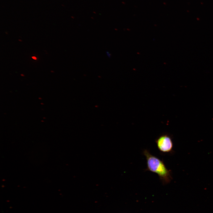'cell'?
Wrapping results in <instances>:
<instances>
[{
	"label": "cell",
	"instance_id": "4",
	"mask_svg": "<svg viewBox=\"0 0 213 213\" xmlns=\"http://www.w3.org/2000/svg\"><path fill=\"white\" fill-rule=\"evenodd\" d=\"M38 99H41V98H40V97Z\"/></svg>",
	"mask_w": 213,
	"mask_h": 213
},
{
	"label": "cell",
	"instance_id": "3",
	"mask_svg": "<svg viewBox=\"0 0 213 213\" xmlns=\"http://www.w3.org/2000/svg\"><path fill=\"white\" fill-rule=\"evenodd\" d=\"M32 58L34 59H36V58L35 57H32Z\"/></svg>",
	"mask_w": 213,
	"mask_h": 213
},
{
	"label": "cell",
	"instance_id": "1",
	"mask_svg": "<svg viewBox=\"0 0 213 213\" xmlns=\"http://www.w3.org/2000/svg\"><path fill=\"white\" fill-rule=\"evenodd\" d=\"M143 154L146 159V170L156 173L164 184L170 183L172 179L171 170L166 168L163 162L151 154L147 150H144Z\"/></svg>",
	"mask_w": 213,
	"mask_h": 213
},
{
	"label": "cell",
	"instance_id": "2",
	"mask_svg": "<svg viewBox=\"0 0 213 213\" xmlns=\"http://www.w3.org/2000/svg\"><path fill=\"white\" fill-rule=\"evenodd\" d=\"M157 147L161 152L167 153L171 152L173 148V143L170 137L168 135H161L156 140Z\"/></svg>",
	"mask_w": 213,
	"mask_h": 213
},
{
	"label": "cell",
	"instance_id": "5",
	"mask_svg": "<svg viewBox=\"0 0 213 213\" xmlns=\"http://www.w3.org/2000/svg\"><path fill=\"white\" fill-rule=\"evenodd\" d=\"M21 75H22V76H24V75H22V74H21Z\"/></svg>",
	"mask_w": 213,
	"mask_h": 213
},
{
	"label": "cell",
	"instance_id": "6",
	"mask_svg": "<svg viewBox=\"0 0 213 213\" xmlns=\"http://www.w3.org/2000/svg\"><path fill=\"white\" fill-rule=\"evenodd\" d=\"M41 104H43V103H41Z\"/></svg>",
	"mask_w": 213,
	"mask_h": 213
},
{
	"label": "cell",
	"instance_id": "7",
	"mask_svg": "<svg viewBox=\"0 0 213 213\" xmlns=\"http://www.w3.org/2000/svg\"><path fill=\"white\" fill-rule=\"evenodd\" d=\"M43 118L44 119H46V118H45V117H43Z\"/></svg>",
	"mask_w": 213,
	"mask_h": 213
},
{
	"label": "cell",
	"instance_id": "8",
	"mask_svg": "<svg viewBox=\"0 0 213 213\" xmlns=\"http://www.w3.org/2000/svg\"><path fill=\"white\" fill-rule=\"evenodd\" d=\"M41 122H43V120H42V121H41Z\"/></svg>",
	"mask_w": 213,
	"mask_h": 213
}]
</instances>
